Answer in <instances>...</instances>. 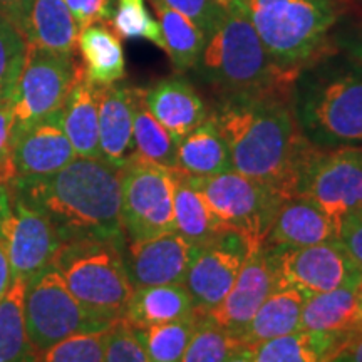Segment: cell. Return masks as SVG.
I'll use <instances>...</instances> for the list:
<instances>
[{"label":"cell","instance_id":"obj_1","mask_svg":"<svg viewBox=\"0 0 362 362\" xmlns=\"http://www.w3.org/2000/svg\"><path fill=\"white\" fill-rule=\"evenodd\" d=\"M211 119L223 136L233 171L282 198L297 197L317 146L297 123L292 90L221 98Z\"/></svg>","mask_w":362,"mask_h":362},{"label":"cell","instance_id":"obj_2","mask_svg":"<svg viewBox=\"0 0 362 362\" xmlns=\"http://www.w3.org/2000/svg\"><path fill=\"white\" fill-rule=\"evenodd\" d=\"M11 192L52 221L61 242L94 238L124 247L121 168L103 158H76L42 180H17Z\"/></svg>","mask_w":362,"mask_h":362},{"label":"cell","instance_id":"obj_3","mask_svg":"<svg viewBox=\"0 0 362 362\" xmlns=\"http://www.w3.org/2000/svg\"><path fill=\"white\" fill-rule=\"evenodd\" d=\"M339 56L307 66L292 89L297 123L320 148L362 144V64Z\"/></svg>","mask_w":362,"mask_h":362},{"label":"cell","instance_id":"obj_4","mask_svg":"<svg viewBox=\"0 0 362 362\" xmlns=\"http://www.w3.org/2000/svg\"><path fill=\"white\" fill-rule=\"evenodd\" d=\"M250 19L269 56L280 69L300 74L329 54L330 34L344 0H232Z\"/></svg>","mask_w":362,"mask_h":362},{"label":"cell","instance_id":"obj_5","mask_svg":"<svg viewBox=\"0 0 362 362\" xmlns=\"http://www.w3.org/2000/svg\"><path fill=\"white\" fill-rule=\"evenodd\" d=\"M197 69L221 98L292 90L298 78L275 64L250 19L233 2L221 11Z\"/></svg>","mask_w":362,"mask_h":362},{"label":"cell","instance_id":"obj_6","mask_svg":"<svg viewBox=\"0 0 362 362\" xmlns=\"http://www.w3.org/2000/svg\"><path fill=\"white\" fill-rule=\"evenodd\" d=\"M124 248L104 240H67L52 259L76 300L106 325L123 319L134 291L126 270Z\"/></svg>","mask_w":362,"mask_h":362},{"label":"cell","instance_id":"obj_7","mask_svg":"<svg viewBox=\"0 0 362 362\" xmlns=\"http://www.w3.org/2000/svg\"><path fill=\"white\" fill-rule=\"evenodd\" d=\"M192 178L223 228L240 235L248 253L265 245L272 221L285 198L260 181L233 170Z\"/></svg>","mask_w":362,"mask_h":362},{"label":"cell","instance_id":"obj_8","mask_svg":"<svg viewBox=\"0 0 362 362\" xmlns=\"http://www.w3.org/2000/svg\"><path fill=\"white\" fill-rule=\"evenodd\" d=\"M22 309L27 334L39 354L74 334L111 327L76 300L52 264L25 280Z\"/></svg>","mask_w":362,"mask_h":362},{"label":"cell","instance_id":"obj_9","mask_svg":"<svg viewBox=\"0 0 362 362\" xmlns=\"http://www.w3.org/2000/svg\"><path fill=\"white\" fill-rule=\"evenodd\" d=\"M81 69L74 54L27 44L24 66L11 99L12 143L21 131L64 107Z\"/></svg>","mask_w":362,"mask_h":362},{"label":"cell","instance_id":"obj_10","mask_svg":"<svg viewBox=\"0 0 362 362\" xmlns=\"http://www.w3.org/2000/svg\"><path fill=\"white\" fill-rule=\"evenodd\" d=\"M121 221L126 243L175 232L171 170L134 153L121 168Z\"/></svg>","mask_w":362,"mask_h":362},{"label":"cell","instance_id":"obj_11","mask_svg":"<svg viewBox=\"0 0 362 362\" xmlns=\"http://www.w3.org/2000/svg\"><path fill=\"white\" fill-rule=\"evenodd\" d=\"M297 197L310 200L337 223L362 211V146H317Z\"/></svg>","mask_w":362,"mask_h":362},{"label":"cell","instance_id":"obj_12","mask_svg":"<svg viewBox=\"0 0 362 362\" xmlns=\"http://www.w3.org/2000/svg\"><path fill=\"white\" fill-rule=\"evenodd\" d=\"M0 232L6 240L12 280H27L47 265L61 247V237L42 211L0 187Z\"/></svg>","mask_w":362,"mask_h":362},{"label":"cell","instance_id":"obj_13","mask_svg":"<svg viewBox=\"0 0 362 362\" xmlns=\"http://www.w3.org/2000/svg\"><path fill=\"white\" fill-rule=\"evenodd\" d=\"M270 248L277 270V288L296 287L310 296L362 280V269L339 240L300 248Z\"/></svg>","mask_w":362,"mask_h":362},{"label":"cell","instance_id":"obj_14","mask_svg":"<svg viewBox=\"0 0 362 362\" xmlns=\"http://www.w3.org/2000/svg\"><path fill=\"white\" fill-rule=\"evenodd\" d=\"M247 245L233 232L200 250L189 267L185 287L193 298L194 312L210 314L218 307L237 280L247 259Z\"/></svg>","mask_w":362,"mask_h":362},{"label":"cell","instance_id":"obj_15","mask_svg":"<svg viewBox=\"0 0 362 362\" xmlns=\"http://www.w3.org/2000/svg\"><path fill=\"white\" fill-rule=\"evenodd\" d=\"M274 291H277L274 253L269 245H264L247 253L233 287L223 302L206 315L240 341L252 317Z\"/></svg>","mask_w":362,"mask_h":362},{"label":"cell","instance_id":"obj_16","mask_svg":"<svg viewBox=\"0 0 362 362\" xmlns=\"http://www.w3.org/2000/svg\"><path fill=\"white\" fill-rule=\"evenodd\" d=\"M200 248L193 247L180 233L170 232L161 237L128 243L124 262L134 288L151 285H185L188 270Z\"/></svg>","mask_w":362,"mask_h":362},{"label":"cell","instance_id":"obj_17","mask_svg":"<svg viewBox=\"0 0 362 362\" xmlns=\"http://www.w3.org/2000/svg\"><path fill=\"white\" fill-rule=\"evenodd\" d=\"M12 156L17 180L47 178L76 160L62 126V110L21 131L13 138Z\"/></svg>","mask_w":362,"mask_h":362},{"label":"cell","instance_id":"obj_18","mask_svg":"<svg viewBox=\"0 0 362 362\" xmlns=\"http://www.w3.org/2000/svg\"><path fill=\"white\" fill-rule=\"evenodd\" d=\"M359 284L361 280H352L334 291L310 293L302 309L300 330L336 336L346 346L362 337Z\"/></svg>","mask_w":362,"mask_h":362},{"label":"cell","instance_id":"obj_19","mask_svg":"<svg viewBox=\"0 0 362 362\" xmlns=\"http://www.w3.org/2000/svg\"><path fill=\"white\" fill-rule=\"evenodd\" d=\"M339 223L302 197L285 198L280 203L265 245L275 248H300L337 240Z\"/></svg>","mask_w":362,"mask_h":362},{"label":"cell","instance_id":"obj_20","mask_svg":"<svg viewBox=\"0 0 362 362\" xmlns=\"http://www.w3.org/2000/svg\"><path fill=\"white\" fill-rule=\"evenodd\" d=\"M143 98L148 111L178 141L208 117L206 106L200 94L180 74L161 79L151 88L143 89Z\"/></svg>","mask_w":362,"mask_h":362},{"label":"cell","instance_id":"obj_21","mask_svg":"<svg viewBox=\"0 0 362 362\" xmlns=\"http://www.w3.org/2000/svg\"><path fill=\"white\" fill-rule=\"evenodd\" d=\"M134 88L121 84L99 86V148L101 158L123 168L134 155Z\"/></svg>","mask_w":362,"mask_h":362},{"label":"cell","instance_id":"obj_22","mask_svg":"<svg viewBox=\"0 0 362 362\" xmlns=\"http://www.w3.org/2000/svg\"><path fill=\"white\" fill-rule=\"evenodd\" d=\"M171 175H173L175 232L193 247L203 250L228 232L214 215L192 176L178 170H171Z\"/></svg>","mask_w":362,"mask_h":362},{"label":"cell","instance_id":"obj_23","mask_svg":"<svg viewBox=\"0 0 362 362\" xmlns=\"http://www.w3.org/2000/svg\"><path fill=\"white\" fill-rule=\"evenodd\" d=\"M62 126L79 158H101L99 148V86L81 69L62 107Z\"/></svg>","mask_w":362,"mask_h":362},{"label":"cell","instance_id":"obj_24","mask_svg":"<svg viewBox=\"0 0 362 362\" xmlns=\"http://www.w3.org/2000/svg\"><path fill=\"white\" fill-rule=\"evenodd\" d=\"M21 33L27 44L45 51L74 54L79 27L64 0H33Z\"/></svg>","mask_w":362,"mask_h":362},{"label":"cell","instance_id":"obj_25","mask_svg":"<svg viewBox=\"0 0 362 362\" xmlns=\"http://www.w3.org/2000/svg\"><path fill=\"white\" fill-rule=\"evenodd\" d=\"M193 314V298L187 287L170 284L134 288L123 319L134 329H146L187 319Z\"/></svg>","mask_w":362,"mask_h":362},{"label":"cell","instance_id":"obj_26","mask_svg":"<svg viewBox=\"0 0 362 362\" xmlns=\"http://www.w3.org/2000/svg\"><path fill=\"white\" fill-rule=\"evenodd\" d=\"M307 297L309 293L296 287H284L272 292L252 317L240 342L259 346L300 330L302 309Z\"/></svg>","mask_w":362,"mask_h":362},{"label":"cell","instance_id":"obj_27","mask_svg":"<svg viewBox=\"0 0 362 362\" xmlns=\"http://www.w3.org/2000/svg\"><path fill=\"white\" fill-rule=\"evenodd\" d=\"M176 170L194 178H205L232 170L228 148L211 116L178 141Z\"/></svg>","mask_w":362,"mask_h":362},{"label":"cell","instance_id":"obj_28","mask_svg":"<svg viewBox=\"0 0 362 362\" xmlns=\"http://www.w3.org/2000/svg\"><path fill=\"white\" fill-rule=\"evenodd\" d=\"M78 47L84 62L86 78L96 86L119 83L126 76L123 44L115 33L103 24L79 30Z\"/></svg>","mask_w":362,"mask_h":362},{"label":"cell","instance_id":"obj_29","mask_svg":"<svg viewBox=\"0 0 362 362\" xmlns=\"http://www.w3.org/2000/svg\"><path fill=\"white\" fill-rule=\"evenodd\" d=\"M344 346L336 336L297 330L259 344L253 362H329Z\"/></svg>","mask_w":362,"mask_h":362},{"label":"cell","instance_id":"obj_30","mask_svg":"<svg viewBox=\"0 0 362 362\" xmlns=\"http://www.w3.org/2000/svg\"><path fill=\"white\" fill-rule=\"evenodd\" d=\"M151 4L161 27L165 52L168 54L175 71L181 74L189 69H197L206 44L205 34L183 13L171 11L158 0H151Z\"/></svg>","mask_w":362,"mask_h":362},{"label":"cell","instance_id":"obj_31","mask_svg":"<svg viewBox=\"0 0 362 362\" xmlns=\"http://www.w3.org/2000/svg\"><path fill=\"white\" fill-rule=\"evenodd\" d=\"M25 280L13 279L0 300V362H37L39 352L25 329L24 298Z\"/></svg>","mask_w":362,"mask_h":362},{"label":"cell","instance_id":"obj_32","mask_svg":"<svg viewBox=\"0 0 362 362\" xmlns=\"http://www.w3.org/2000/svg\"><path fill=\"white\" fill-rule=\"evenodd\" d=\"M133 143L134 153L143 160L166 170H176L178 139L148 111L141 88H134Z\"/></svg>","mask_w":362,"mask_h":362},{"label":"cell","instance_id":"obj_33","mask_svg":"<svg viewBox=\"0 0 362 362\" xmlns=\"http://www.w3.org/2000/svg\"><path fill=\"white\" fill-rule=\"evenodd\" d=\"M198 322V312L175 322L134 329L149 362H181Z\"/></svg>","mask_w":362,"mask_h":362},{"label":"cell","instance_id":"obj_34","mask_svg":"<svg viewBox=\"0 0 362 362\" xmlns=\"http://www.w3.org/2000/svg\"><path fill=\"white\" fill-rule=\"evenodd\" d=\"M240 344L237 337L206 314H198V322L181 362H223Z\"/></svg>","mask_w":362,"mask_h":362},{"label":"cell","instance_id":"obj_35","mask_svg":"<svg viewBox=\"0 0 362 362\" xmlns=\"http://www.w3.org/2000/svg\"><path fill=\"white\" fill-rule=\"evenodd\" d=\"M111 22L117 37L144 39L165 51L160 22L153 19L144 0H117Z\"/></svg>","mask_w":362,"mask_h":362},{"label":"cell","instance_id":"obj_36","mask_svg":"<svg viewBox=\"0 0 362 362\" xmlns=\"http://www.w3.org/2000/svg\"><path fill=\"white\" fill-rule=\"evenodd\" d=\"M27 52L24 34L0 16V103H11Z\"/></svg>","mask_w":362,"mask_h":362},{"label":"cell","instance_id":"obj_37","mask_svg":"<svg viewBox=\"0 0 362 362\" xmlns=\"http://www.w3.org/2000/svg\"><path fill=\"white\" fill-rule=\"evenodd\" d=\"M106 332L94 330L74 334L40 352L37 362H104Z\"/></svg>","mask_w":362,"mask_h":362},{"label":"cell","instance_id":"obj_38","mask_svg":"<svg viewBox=\"0 0 362 362\" xmlns=\"http://www.w3.org/2000/svg\"><path fill=\"white\" fill-rule=\"evenodd\" d=\"M330 47L362 64V4L344 0V11L330 34Z\"/></svg>","mask_w":362,"mask_h":362},{"label":"cell","instance_id":"obj_39","mask_svg":"<svg viewBox=\"0 0 362 362\" xmlns=\"http://www.w3.org/2000/svg\"><path fill=\"white\" fill-rule=\"evenodd\" d=\"M104 362H149L134 327L124 319L107 329Z\"/></svg>","mask_w":362,"mask_h":362},{"label":"cell","instance_id":"obj_40","mask_svg":"<svg viewBox=\"0 0 362 362\" xmlns=\"http://www.w3.org/2000/svg\"><path fill=\"white\" fill-rule=\"evenodd\" d=\"M158 2L170 7L171 11L183 13L185 17L194 22L198 29L205 34L206 40L214 33L221 11H223V7L218 6L215 0H158Z\"/></svg>","mask_w":362,"mask_h":362},{"label":"cell","instance_id":"obj_41","mask_svg":"<svg viewBox=\"0 0 362 362\" xmlns=\"http://www.w3.org/2000/svg\"><path fill=\"white\" fill-rule=\"evenodd\" d=\"M79 30L93 24L110 22L115 13V0H64Z\"/></svg>","mask_w":362,"mask_h":362},{"label":"cell","instance_id":"obj_42","mask_svg":"<svg viewBox=\"0 0 362 362\" xmlns=\"http://www.w3.org/2000/svg\"><path fill=\"white\" fill-rule=\"evenodd\" d=\"M16 178L12 156V112L11 103H0V187Z\"/></svg>","mask_w":362,"mask_h":362},{"label":"cell","instance_id":"obj_43","mask_svg":"<svg viewBox=\"0 0 362 362\" xmlns=\"http://www.w3.org/2000/svg\"><path fill=\"white\" fill-rule=\"evenodd\" d=\"M337 240L349 253L351 259L362 269V211L341 220Z\"/></svg>","mask_w":362,"mask_h":362},{"label":"cell","instance_id":"obj_44","mask_svg":"<svg viewBox=\"0 0 362 362\" xmlns=\"http://www.w3.org/2000/svg\"><path fill=\"white\" fill-rule=\"evenodd\" d=\"M33 0H0V16L11 21L21 30Z\"/></svg>","mask_w":362,"mask_h":362},{"label":"cell","instance_id":"obj_45","mask_svg":"<svg viewBox=\"0 0 362 362\" xmlns=\"http://www.w3.org/2000/svg\"><path fill=\"white\" fill-rule=\"evenodd\" d=\"M11 284H12L11 264H8L6 240H4L2 232H0V300H2L4 296L7 293Z\"/></svg>","mask_w":362,"mask_h":362},{"label":"cell","instance_id":"obj_46","mask_svg":"<svg viewBox=\"0 0 362 362\" xmlns=\"http://www.w3.org/2000/svg\"><path fill=\"white\" fill-rule=\"evenodd\" d=\"M329 362H362V337L342 347Z\"/></svg>","mask_w":362,"mask_h":362},{"label":"cell","instance_id":"obj_47","mask_svg":"<svg viewBox=\"0 0 362 362\" xmlns=\"http://www.w3.org/2000/svg\"><path fill=\"white\" fill-rule=\"evenodd\" d=\"M255 347L250 346V344H242L240 342L237 347H235L232 354L223 362H253V356H255Z\"/></svg>","mask_w":362,"mask_h":362},{"label":"cell","instance_id":"obj_48","mask_svg":"<svg viewBox=\"0 0 362 362\" xmlns=\"http://www.w3.org/2000/svg\"><path fill=\"white\" fill-rule=\"evenodd\" d=\"M216 4H218V6H221L223 8H226L230 6V4H232V0H215Z\"/></svg>","mask_w":362,"mask_h":362},{"label":"cell","instance_id":"obj_49","mask_svg":"<svg viewBox=\"0 0 362 362\" xmlns=\"http://www.w3.org/2000/svg\"><path fill=\"white\" fill-rule=\"evenodd\" d=\"M359 298H361V307H362V280L359 284Z\"/></svg>","mask_w":362,"mask_h":362}]
</instances>
